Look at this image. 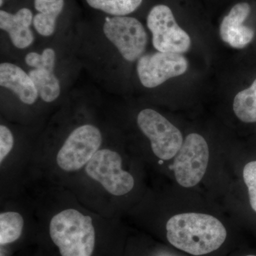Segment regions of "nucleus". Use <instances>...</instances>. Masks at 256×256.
Masks as SVG:
<instances>
[{
	"instance_id": "f257e3e1",
	"label": "nucleus",
	"mask_w": 256,
	"mask_h": 256,
	"mask_svg": "<svg viewBox=\"0 0 256 256\" xmlns=\"http://www.w3.org/2000/svg\"><path fill=\"white\" fill-rule=\"evenodd\" d=\"M106 142L86 166L64 185L79 201L106 218L119 220L137 186L124 153Z\"/></svg>"
},
{
	"instance_id": "f03ea898",
	"label": "nucleus",
	"mask_w": 256,
	"mask_h": 256,
	"mask_svg": "<svg viewBox=\"0 0 256 256\" xmlns=\"http://www.w3.org/2000/svg\"><path fill=\"white\" fill-rule=\"evenodd\" d=\"M57 137L38 140L34 178L62 186L78 174L107 142L102 129L92 122L76 124Z\"/></svg>"
},
{
	"instance_id": "7ed1b4c3",
	"label": "nucleus",
	"mask_w": 256,
	"mask_h": 256,
	"mask_svg": "<svg viewBox=\"0 0 256 256\" xmlns=\"http://www.w3.org/2000/svg\"><path fill=\"white\" fill-rule=\"evenodd\" d=\"M166 238L176 248L194 256L216 250L226 238L223 224L212 215L184 213L173 216L166 224Z\"/></svg>"
},
{
	"instance_id": "20e7f679",
	"label": "nucleus",
	"mask_w": 256,
	"mask_h": 256,
	"mask_svg": "<svg viewBox=\"0 0 256 256\" xmlns=\"http://www.w3.org/2000/svg\"><path fill=\"white\" fill-rule=\"evenodd\" d=\"M37 142H18L14 130L0 124V200L22 194L33 180Z\"/></svg>"
},
{
	"instance_id": "39448f33",
	"label": "nucleus",
	"mask_w": 256,
	"mask_h": 256,
	"mask_svg": "<svg viewBox=\"0 0 256 256\" xmlns=\"http://www.w3.org/2000/svg\"><path fill=\"white\" fill-rule=\"evenodd\" d=\"M140 130L150 140L152 152L159 161L174 158L183 144L182 132L160 112L150 108L138 114Z\"/></svg>"
},
{
	"instance_id": "423d86ee",
	"label": "nucleus",
	"mask_w": 256,
	"mask_h": 256,
	"mask_svg": "<svg viewBox=\"0 0 256 256\" xmlns=\"http://www.w3.org/2000/svg\"><path fill=\"white\" fill-rule=\"evenodd\" d=\"M146 26L152 34V44L160 52L185 53L191 47L190 35L182 30L168 5H154L146 16Z\"/></svg>"
},
{
	"instance_id": "0eeeda50",
	"label": "nucleus",
	"mask_w": 256,
	"mask_h": 256,
	"mask_svg": "<svg viewBox=\"0 0 256 256\" xmlns=\"http://www.w3.org/2000/svg\"><path fill=\"white\" fill-rule=\"evenodd\" d=\"M208 160L210 150L206 141L200 134L192 133L186 136L170 169L174 171L178 184L191 188L203 178Z\"/></svg>"
},
{
	"instance_id": "6e6552de",
	"label": "nucleus",
	"mask_w": 256,
	"mask_h": 256,
	"mask_svg": "<svg viewBox=\"0 0 256 256\" xmlns=\"http://www.w3.org/2000/svg\"><path fill=\"white\" fill-rule=\"evenodd\" d=\"M102 31L128 62L139 60L146 50L148 35L142 24L136 18L108 16L102 24Z\"/></svg>"
},
{
	"instance_id": "1a4fd4ad",
	"label": "nucleus",
	"mask_w": 256,
	"mask_h": 256,
	"mask_svg": "<svg viewBox=\"0 0 256 256\" xmlns=\"http://www.w3.org/2000/svg\"><path fill=\"white\" fill-rule=\"evenodd\" d=\"M28 227L35 228L34 212L26 191L0 200V246L11 245L21 239Z\"/></svg>"
},
{
	"instance_id": "9d476101",
	"label": "nucleus",
	"mask_w": 256,
	"mask_h": 256,
	"mask_svg": "<svg viewBox=\"0 0 256 256\" xmlns=\"http://www.w3.org/2000/svg\"><path fill=\"white\" fill-rule=\"evenodd\" d=\"M188 68L184 56L170 52H156L143 55L138 60V77L144 87L159 86L168 79L183 75Z\"/></svg>"
},
{
	"instance_id": "9b49d317",
	"label": "nucleus",
	"mask_w": 256,
	"mask_h": 256,
	"mask_svg": "<svg viewBox=\"0 0 256 256\" xmlns=\"http://www.w3.org/2000/svg\"><path fill=\"white\" fill-rule=\"evenodd\" d=\"M252 12L248 2L234 5L228 14L224 16L220 25V36L222 40L235 48H242L252 42L254 31L244 25Z\"/></svg>"
},
{
	"instance_id": "f8f14e48",
	"label": "nucleus",
	"mask_w": 256,
	"mask_h": 256,
	"mask_svg": "<svg viewBox=\"0 0 256 256\" xmlns=\"http://www.w3.org/2000/svg\"><path fill=\"white\" fill-rule=\"evenodd\" d=\"M34 12L30 8L22 6L14 12L4 9L0 10V28L9 35L13 45L24 50L33 43Z\"/></svg>"
},
{
	"instance_id": "ddd939ff",
	"label": "nucleus",
	"mask_w": 256,
	"mask_h": 256,
	"mask_svg": "<svg viewBox=\"0 0 256 256\" xmlns=\"http://www.w3.org/2000/svg\"><path fill=\"white\" fill-rule=\"evenodd\" d=\"M0 85L12 90L25 105H34L38 98V92L30 74L14 64H0Z\"/></svg>"
},
{
	"instance_id": "4468645a",
	"label": "nucleus",
	"mask_w": 256,
	"mask_h": 256,
	"mask_svg": "<svg viewBox=\"0 0 256 256\" xmlns=\"http://www.w3.org/2000/svg\"><path fill=\"white\" fill-rule=\"evenodd\" d=\"M33 26L43 36L54 34L66 6V0H33Z\"/></svg>"
},
{
	"instance_id": "2eb2a0df",
	"label": "nucleus",
	"mask_w": 256,
	"mask_h": 256,
	"mask_svg": "<svg viewBox=\"0 0 256 256\" xmlns=\"http://www.w3.org/2000/svg\"><path fill=\"white\" fill-rule=\"evenodd\" d=\"M28 74L42 100L50 104L58 98L60 94V82L53 72L44 69H33Z\"/></svg>"
},
{
	"instance_id": "dca6fc26",
	"label": "nucleus",
	"mask_w": 256,
	"mask_h": 256,
	"mask_svg": "<svg viewBox=\"0 0 256 256\" xmlns=\"http://www.w3.org/2000/svg\"><path fill=\"white\" fill-rule=\"evenodd\" d=\"M92 10L112 16H130L137 11L144 0H84Z\"/></svg>"
},
{
	"instance_id": "f3484780",
	"label": "nucleus",
	"mask_w": 256,
	"mask_h": 256,
	"mask_svg": "<svg viewBox=\"0 0 256 256\" xmlns=\"http://www.w3.org/2000/svg\"><path fill=\"white\" fill-rule=\"evenodd\" d=\"M233 108L236 116L242 122H256V79L252 86L236 96Z\"/></svg>"
},
{
	"instance_id": "a211bd4d",
	"label": "nucleus",
	"mask_w": 256,
	"mask_h": 256,
	"mask_svg": "<svg viewBox=\"0 0 256 256\" xmlns=\"http://www.w3.org/2000/svg\"><path fill=\"white\" fill-rule=\"evenodd\" d=\"M25 62L28 66L34 69H44L53 72L55 68L56 54L54 50L48 48L44 50L42 54L31 52L25 56Z\"/></svg>"
},
{
	"instance_id": "6ab92c4d",
	"label": "nucleus",
	"mask_w": 256,
	"mask_h": 256,
	"mask_svg": "<svg viewBox=\"0 0 256 256\" xmlns=\"http://www.w3.org/2000/svg\"><path fill=\"white\" fill-rule=\"evenodd\" d=\"M242 178L248 192L250 206L256 213V160L245 165Z\"/></svg>"
},
{
	"instance_id": "aec40b11",
	"label": "nucleus",
	"mask_w": 256,
	"mask_h": 256,
	"mask_svg": "<svg viewBox=\"0 0 256 256\" xmlns=\"http://www.w3.org/2000/svg\"><path fill=\"white\" fill-rule=\"evenodd\" d=\"M5 0H0V6H2L4 4Z\"/></svg>"
},
{
	"instance_id": "412c9836",
	"label": "nucleus",
	"mask_w": 256,
	"mask_h": 256,
	"mask_svg": "<svg viewBox=\"0 0 256 256\" xmlns=\"http://www.w3.org/2000/svg\"><path fill=\"white\" fill-rule=\"evenodd\" d=\"M256 256L250 255V256Z\"/></svg>"
}]
</instances>
